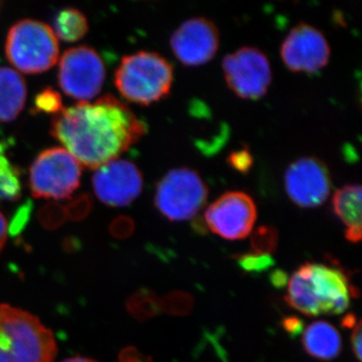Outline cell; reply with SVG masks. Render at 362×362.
<instances>
[{
	"mask_svg": "<svg viewBox=\"0 0 362 362\" xmlns=\"http://www.w3.org/2000/svg\"><path fill=\"white\" fill-rule=\"evenodd\" d=\"M302 343L307 354L321 361H330L342 349L341 335L326 321H316L304 329Z\"/></svg>",
	"mask_w": 362,
	"mask_h": 362,
	"instance_id": "obj_16",
	"label": "cell"
},
{
	"mask_svg": "<svg viewBox=\"0 0 362 362\" xmlns=\"http://www.w3.org/2000/svg\"><path fill=\"white\" fill-rule=\"evenodd\" d=\"M160 298L157 297L156 292L152 290H138L134 294L131 295L126 302V308L131 316L140 322L153 318L160 312Z\"/></svg>",
	"mask_w": 362,
	"mask_h": 362,
	"instance_id": "obj_20",
	"label": "cell"
},
{
	"mask_svg": "<svg viewBox=\"0 0 362 362\" xmlns=\"http://www.w3.org/2000/svg\"><path fill=\"white\" fill-rule=\"evenodd\" d=\"M119 362H152L151 357L145 356L135 347L128 346L119 354Z\"/></svg>",
	"mask_w": 362,
	"mask_h": 362,
	"instance_id": "obj_30",
	"label": "cell"
},
{
	"mask_svg": "<svg viewBox=\"0 0 362 362\" xmlns=\"http://www.w3.org/2000/svg\"><path fill=\"white\" fill-rule=\"evenodd\" d=\"M279 235L272 226H261L252 233L251 247L256 254L272 255L277 250Z\"/></svg>",
	"mask_w": 362,
	"mask_h": 362,
	"instance_id": "obj_22",
	"label": "cell"
},
{
	"mask_svg": "<svg viewBox=\"0 0 362 362\" xmlns=\"http://www.w3.org/2000/svg\"><path fill=\"white\" fill-rule=\"evenodd\" d=\"M209 188L194 169L180 168L168 171L159 181L154 204L169 221L194 218L207 202Z\"/></svg>",
	"mask_w": 362,
	"mask_h": 362,
	"instance_id": "obj_6",
	"label": "cell"
},
{
	"mask_svg": "<svg viewBox=\"0 0 362 362\" xmlns=\"http://www.w3.org/2000/svg\"><path fill=\"white\" fill-rule=\"evenodd\" d=\"M160 311L168 315L185 316L194 308V297L187 292L173 291L160 298Z\"/></svg>",
	"mask_w": 362,
	"mask_h": 362,
	"instance_id": "obj_21",
	"label": "cell"
},
{
	"mask_svg": "<svg viewBox=\"0 0 362 362\" xmlns=\"http://www.w3.org/2000/svg\"><path fill=\"white\" fill-rule=\"evenodd\" d=\"M204 220L209 230L223 239H245L256 223L257 206L246 192H226L209 206Z\"/></svg>",
	"mask_w": 362,
	"mask_h": 362,
	"instance_id": "obj_10",
	"label": "cell"
},
{
	"mask_svg": "<svg viewBox=\"0 0 362 362\" xmlns=\"http://www.w3.org/2000/svg\"><path fill=\"white\" fill-rule=\"evenodd\" d=\"M223 70L228 88L243 99L258 100L270 87V62L257 47H240L228 54L223 59Z\"/></svg>",
	"mask_w": 362,
	"mask_h": 362,
	"instance_id": "obj_9",
	"label": "cell"
},
{
	"mask_svg": "<svg viewBox=\"0 0 362 362\" xmlns=\"http://www.w3.org/2000/svg\"><path fill=\"white\" fill-rule=\"evenodd\" d=\"M284 183L290 199L304 209L321 206L327 201L332 187L329 169L314 156L292 162L286 170Z\"/></svg>",
	"mask_w": 362,
	"mask_h": 362,
	"instance_id": "obj_11",
	"label": "cell"
},
{
	"mask_svg": "<svg viewBox=\"0 0 362 362\" xmlns=\"http://www.w3.org/2000/svg\"><path fill=\"white\" fill-rule=\"evenodd\" d=\"M170 45L173 54L183 65H204L218 52L220 32L216 23L209 18H189L173 33Z\"/></svg>",
	"mask_w": 362,
	"mask_h": 362,
	"instance_id": "obj_14",
	"label": "cell"
},
{
	"mask_svg": "<svg viewBox=\"0 0 362 362\" xmlns=\"http://www.w3.org/2000/svg\"><path fill=\"white\" fill-rule=\"evenodd\" d=\"M62 362H98L95 359L89 358V357H71V358L66 359Z\"/></svg>",
	"mask_w": 362,
	"mask_h": 362,
	"instance_id": "obj_36",
	"label": "cell"
},
{
	"mask_svg": "<svg viewBox=\"0 0 362 362\" xmlns=\"http://www.w3.org/2000/svg\"><path fill=\"white\" fill-rule=\"evenodd\" d=\"M252 162H254V159L247 148L233 151L228 158V163L232 166V168L242 173H247L251 169Z\"/></svg>",
	"mask_w": 362,
	"mask_h": 362,
	"instance_id": "obj_28",
	"label": "cell"
},
{
	"mask_svg": "<svg viewBox=\"0 0 362 362\" xmlns=\"http://www.w3.org/2000/svg\"><path fill=\"white\" fill-rule=\"evenodd\" d=\"M8 139H0V202H16L21 197V171L11 162Z\"/></svg>",
	"mask_w": 362,
	"mask_h": 362,
	"instance_id": "obj_18",
	"label": "cell"
},
{
	"mask_svg": "<svg viewBox=\"0 0 362 362\" xmlns=\"http://www.w3.org/2000/svg\"><path fill=\"white\" fill-rule=\"evenodd\" d=\"M235 261L245 273L251 274V275L265 273L275 265V259L271 255H259L256 252L240 255L235 257Z\"/></svg>",
	"mask_w": 362,
	"mask_h": 362,
	"instance_id": "obj_24",
	"label": "cell"
},
{
	"mask_svg": "<svg viewBox=\"0 0 362 362\" xmlns=\"http://www.w3.org/2000/svg\"><path fill=\"white\" fill-rule=\"evenodd\" d=\"M59 45L54 30L42 21L23 20L7 33L6 54L21 73L37 75L58 62Z\"/></svg>",
	"mask_w": 362,
	"mask_h": 362,
	"instance_id": "obj_5",
	"label": "cell"
},
{
	"mask_svg": "<svg viewBox=\"0 0 362 362\" xmlns=\"http://www.w3.org/2000/svg\"><path fill=\"white\" fill-rule=\"evenodd\" d=\"M7 221L4 214L0 211V252L4 250V246L6 244L7 240Z\"/></svg>",
	"mask_w": 362,
	"mask_h": 362,
	"instance_id": "obj_34",
	"label": "cell"
},
{
	"mask_svg": "<svg viewBox=\"0 0 362 362\" xmlns=\"http://www.w3.org/2000/svg\"><path fill=\"white\" fill-rule=\"evenodd\" d=\"M30 211H32V202H26L18 209L11 221V232L13 235H18L21 230H23L30 218Z\"/></svg>",
	"mask_w": 362,
	"mask_h": 362,
	"instance_id": "obj_29",
	"label": "cell"
},
{
	"mask_svg": "<svg viewBox=\"0 0 362 362\" xmlns=\"http://www.w3.org/2000/svg\"><path fill=\"white\" fill-rule=\"evenodd\" d=\"M350 296L356 295L341 269L306 263L289 279L285 300L300 313L317 317L346 311Z\"/></svg>",
	"mask_w": 362,
	"mask_h": 362,
	"instance_id": "obj_2",
	"label": "cell"
},
{
	"mask_svg": "<svg viewBox=\"0 0 362 362\" xmlns=\"http://www.w3.org/2000/svg\"><path fill=\"white\" fill-rule=\"evenodd\" d=\"M357 322H358V320H357L356 316L352 313L347 314V315L343 317L341 321L343 327L349 328V329H352Z\"/></svg>",
	"mask_w": 362,
	"mask_h": 362,
	"instance_id": "obj_35",
	"label": "cell"
},
{
	"mask_svg": "<svg viewBox=\"0 0 362 362\" xmlns=\"http://www.w3.org/2000/svg\"><path fill=\"white\" fill-rule=\"evenodd\" d=\"M54 26L57 37L68 42L83 39L89 30L85 14L75 7H66L59 11L54 16Z\"/></svg>",
	"mask_w": 362,
	"mask_h": 362,
	"instance_id": "obj_19",
	"label": "cell"
},
{
	"mask_svg": "<svg viewBox=\"0 0 362 362\" xmlns=\"http://www.w3.org/2000/svg\"><path fill=\"white\" fill-rule=\"evenodd\" d=\"M82 166L68 150H45L30 168V192L35 199H68L80 187Z\"/></svg>",
	"mask_w": 362,
	"mask_h": 362,
	"instance_id": "obj_7",
	"label": "cell"
},
{
	"mask_svg": "<svg viewBox=\"0 0 362 362\" xmlns=\"http://www.w3.org/2000/svg\"><path fill=\"white\" fill-rule=\"evenodd\" d=\"M66 218L74 221L85 220L93 209L92 197L87 192L74 197L65 207Z\"/></svg>",
	"mask_w": 362,
	"mask_h": 362,
	"instance_id": "obj_26",
	"label": "cell"
},
{
	"mask_svg": "<svg viewBox=\"0 0 362 362\" xmlns=\"http://www.w3.org/2000/svg\"><path fill=\"white\" fill-rule=\"evenodd\" d=\"M92 182L100 202L109 206H126L141 194L143 176L132 162L115 159L98 168Z\"/></svg>",
	"mask_w": 362,
	"mask_h": 362,
	"instance_id": "obj_13",
	"label": "cell"
},
{
	"mask_svg": "<svg viewBox=\"0 0 362 362\" xmlns=\"http://www.w3.org/2000/svg\"><path fill=\"white\" fill-rule=\"evenodd\" d=\"M361 187L345 185L333 195L332 206L335 214L346 226L345 238L350 243L361 240Z\"/></svg>",
	"mask_w": 362,
	"mask_h": 362,
	"instance_id": "obj_15",
	"label": "cell"
},
{
	"mask_svg": "<svg viewBox=\"0 0 362 362\" xmlns=\"http://www.w3.org/2000/svg\"><path fill=\"white\" fill-rule=\"evenodd\" d=\"M146 124L127 105L105 95L54 115L51 134L85 168L98 169L118 159L146 134Z\"/></svg>",
	"mask_w": 362,
	"mask_h": 362,
	"instance_id": "obj_1",
	"label": "cell"
},
{
	"mask_svg": "<svg viewBox=\"0 0 362 362\" xmlns=\"http://www.w3.org/2000/svg\"><path fill=\"white\" fill-rule=\"evenodd\" d=\"M134 228V221L130 216H121L112 221L109 230L116 239L125 240L132 235Z\"/></svg>",
	"mask_w": 362,
	"mask_h": 362,
	"instance_id": "obj_27",
	"label": "cell"
},
{
	"mask_svg": "<svg viewBox=\"0 0 362 362\" xmlns=\"http://www.w3.org/2000/svg\"><path fill=\"white\" fill-rule=\"evenodd\" d=\"M40 226L45 230H54L61 228L66 221L65 206L56 202H49L40 207L37 213Z\"/></svg>",
	"mask_w": 362,
	"mask_h": 362,
	"instance_id": "obj_23",
	"label": "cell"
},
{
	"mask_svg": "<svg viewBox=\"0 0 362 362\" xmlns=\"http://www.w3.org/2000/svg\"><path fill=\"white\" fill-rule=\"evenodd\" d=\"M286 66L296 73H315L328 64L330 45L322 32L308 23L290 30L281 47Z\"/></svg>",
	"mask_w": 362,
	"mask_h": 362,
	"instance_id": "obj_12",
	"label": "cell"
},
{
	"mask_svg": "<svg viewBox=\"0 0 362 362\" xmlns=\"http://www.w3.org/2000/svg\"><path fill=\"white\" fill-rule=\"evenodd\" d=\"M35 109L37 113L58 114L63 109V102L58 90L45 88L35 98Z\"/></svg>",
	"mask_w": 362,
	"mask_h": 362,
	"instance_id": "obj_25",
	"label": "cell"
},
{
	"mask_svg": "<svg viewBox=\"0 0 362 362\" xmlns=\"http://www.w3.org/2000/svg\"><path fill=\"white\" fill-rule=\"evenodd\" d=\"M270 282L276 289H283L289 282L287 273L282 270H276L270 275Z\"/></svg>",
	"mask_w": 362,
	"mask_h": 362,
	"instance_id": "obj_33",
	"label": "cell"
},
{
	"mask_svg": "<svg viewBox=\"0 0 362 362\" xmlns=\"http://www.w3.org/2000/svg\"><path fill=\"white\" fill-rule=\"evenodd\" d=\"M173 66L154 52H138L125 56L115 71V86L131 103L148 106L170 93Z\"/></svg>",
	"mask_w": 362,
	"mask_h": 362,
	"instance_id": "obj_4",
	"label": "cell"
},
{
	"mask_svg": "<svg viewBox=\"0 0 362 362\" xmlns=\"http://www.w3.org/2000/svg\"><path fill=\"white\" fill-rule=\"evenodd\" d=\"M106 68L101 56L87 45L71 47L59 62V87L69 97L86 102L96 97L103 88Z\"/></svg>",
	"mask_w": 362,
	"mask_h": 362,
	"instance_id": "obj_8",
	"label": "cell"
},
{
	"mask_svg": "<svg viewBox=\"0 0 362 362\" xmlns=\"http://www.w3.org/2000/svg\"><path fill=\"white\" fill-rule=\"evenodd\" d=\"M56 340L33 314L0 305V362H54Z\"/></svg>",
	"mask_w": 362,
	"mask_h": 362,
	"instance_id": "obj_3",
	"label": "cell"
},
{
	"mask_svg": "<svg viewBox=\"0 0 362 362\" xmlns=\"http://www.w3.org/2000/svg\"><path fill=\"white\" fill-rule=\"evenodd\" d=\"M282 326L286 332L293 338L301 334L302 331L304 330L303 320L296 316L286 317L282 321Z\"/></svg>",
	"mask_w": 362,
	"mask_h": 362,
	"instance_id": "obj_31",
	"label": "cell"
},
{
	"mask_svg": "<svg viewBox=\"0 0 362 362\" xmlns=\"http://www.w3.org/2000/svg\"><path fill=\"white\" fill-rule=\"evenodd\" d=\"M350 342H351L352 350H354V354H356L357 361L361 362L362 346V329L361 320H358V322L356 323V325L352 328Z\"/></svg>",
	"mask_w": 362,
	"mask_h": 362,
	"instance_id": "obj_32",
	"label": "cell"
},
{
	"mask_svg": "<svg viewBox=\"0 0 362 362\" xmlns=\"http://www.w3.org/2000/svg\"><path fill=\"white\" fill-rule=\"evenodd\" d=\"M28 88L18 71L0 66V122L16 120L25 107Z\"/></svg>",
	"mask_w": 362,
	"mask_h": 362,
	"instance_id": "obj_17",
	"label": "cell"
}]
</instances>
